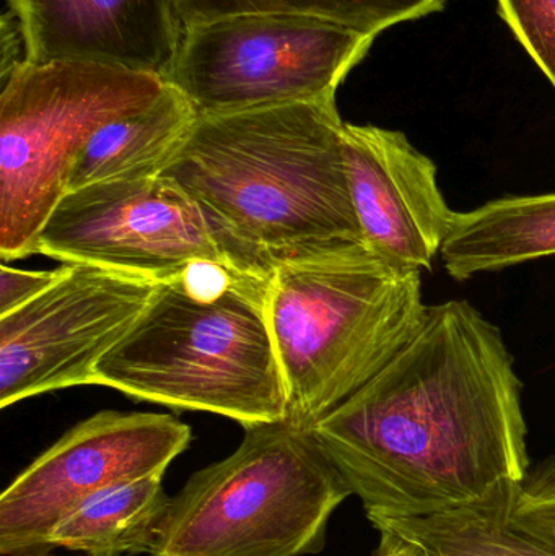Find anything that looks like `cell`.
Here are the masks:
<instances>
[{
	"instance_id": "20",
	"label": "cell",
	"mask_w": 555,
	"mask_h": 556,
	"mask_svg": "<svg viewBox=\"0 0 555 556\" xmlns=\"http://www.w3.org/2000/svg\"><path fill=\"white\" fill-rule=\"evenodd\" d=\"M524 486L534 498L555 506V454L531 467Z\"/></svg>"
},
{
	"instance_id": "16",
	"label": "cell",
	"mask_w": 555,
	"mask_h": 556,
	"mask_svg": "<svg viewBox=\"0 0 555 556\" xmlns=\"http://www.w3.org/2000/svg\"><path fill=\"white\" fill-rule=\"evenodd\" d=\"M169 498L163 476L114 483L65 515L52 529L49 547L87 556L150 555Z\"/></svg>"
},
{
	"instance_id": "2",
	"label": "cell",
	"mask_w": 555,
	"mask_h": 556,
	"mask_svg": "<svg viewBox=\"0 0 555 556\" xmlns=\"http://www.w3.org/2000/svg\"><path fill=\"white\" fill-rule=\"evenodd\" d=\"M336 100L199 114L163 176L204 218L224 263L269 280L365 244Z\"/></svg>"
},
{
	"instance_id": "8",
	"label": "cell",
	"mask_w": 555,
	"mask_h": 556,
	"mask_svg": "<svg viewBox=\"0 0 555 556\" xmlns=\"http://www.w3.org/2000/svg\"><path fill=\"white\" fill-rule=\"evenodd\" d=\"M192 441L168 414L103 410L72 427L0 495V555L51 556L49 535L75 506L114 483L165 476Z\"/></svg>"
},
{
	"instance_id": "18",
	"label": "cell",
	"mask_w": 555,
	"mask_h": 556,
	"mask_svg": "<svg viewBox=\"0 0 555 556\" xmlns=\"http://www.w3.org/2000/svg\"><path fill=\"white\" fill-rule=\"evenodd\" d=\"M499 15L555 88V0H497Z\"/></svg>"
},
{
	"instance_id": "12",
	"label": "cell",
	"mask_w": 555,
	"mask_h": 556,
	"mask_svg": "<svg viewBox=\"0 0 555 556\" xmlns=\"http://www.w3.org/2000/svg\"><path fill=\"white\" fill-rule=\"evenodd\" d=\"M25 61L90 62L166 81L181 48L173 0H7Z\"/></svg>"
},
{
	"instance_id": "10",
	"label": "cell",
	"mask_w": 555,
	"mask_h": 556,
	"mask_svg": "<svg viewBox=\"0 0 555 556\" xmlns=\"http://www.w3.org/2000/svg\"><path fill=\"white\" fill-rule=\"evenodd\" d=\"M36 254L153 281L179 276L192 261H224L194 202L163 175L65 192Z\"/></svg>"
},
{
	"instance_id": "22",
	"label": "cell",
	"mask_w": 555,
	"mask_h": 556,
	"mask_svg": "<svg viewBox=\"0 0 555 556\" xmlns=\"http://www.w3.org/2000/svg\"><path fill=\"white\" fill-rule=\"evenodd\" d=\"M374 556H427L413 542L393 532H380V547Z\"/></svg>"
},
{
	"instance_id": "13",
	"label": "cell",
	"mask_w": 555,
	"mask_h": 556,
	"mask_svg": "<svg viewBox=\"0 0 555 556\" xmlns=\"http://www.w3.org/2000/svg\"><path fill=\"white\" fill-rule=\"evenodd\" d=\"M371 526L407 539L427 556H555V506L517 480L450 511Z\"/></svg>"
},
{
	"instance_id": "6",
	"label": "cell",
	"mask_w": 555,
	"mask_h": 556,
	"mask_svg": "<svg viewBox=\"0 0 555 556\" xmlns=\"http://www.w3.org/2000/svg\"><path fill=\"white\" fill-rule=\"evenodd\" d=\"M159 75L90 62L23 61L0 94V257L36 254V241L67 192L68 176L97 130L142 110L165 90Z\"/></svg>"
},
{
	"instance_id": "5",
	"label": "cell",
	"mask_w": 555,
	"mask_h": 556,
	"mask_svg": "<svg viewBox=\"0 0 555 556\" xmlns=\"http://www.w3.org/2000/svg\"><path fill=\"white\" fill-rule=\"evenodd\" d=\"M352 495L313 428H244L240 446L169 498L150 556H308Z\"/></svg>"
},
{
	"instance_id": "17",
	"label": "cell",
	"mask_w": 555,
	"mask_h": 556,
	"mask_svg": "<svg viewBox=\"0 0 555 556\" xmlns=\"http://www.w3.org/2000/svg\"><path fill=\"white\" fill-rule=\"evenodd\" d=\"M182 26L235 15L315 16L367 35L442 12L449 0H173Z\"/></svg>"
},
{
	"instance_id": "15",
	"label": "cell",
	"mask_w": 555,
	"mask_h": 556,
	"mask_svg": "<svg viewBox=\"0 0 555 556\" xmlns=\"http://www.w3.org/2000/svg\"><path fill=\"white\" fill-rule=\"evenodd\" d=\"M198 116L191 101L166 84L149 106L117 117L94 132L72 168L67 192L98 182L162 175Z\"/></svg>"
},
{
	"instance_id": "21",
	"label": "cell",
	"mask_w": 555,
	"mask_h": 556,
	"mask_svg": "<svg viewBox=\"0 0 555 556\" xmlns=\"http://www.w3.org/2000/svg\"><path fill=\"white\" fill-rule=\"evenodd\" d=\"M22 38L20 33L18 22H16L15 15L12 10L5 13L2 18V72L0 77L7 78L25 59H18V41Z\"/></svg>"
},
{
	"instance_id": "9",
	"label": "cell",
	"mask_w": 555,
	"mask_h": 556,
	"mask_svg": "<svg viewBox=\"0 0 555 556\" xmlns=\"http://www.w3.org/2000/svg\"><path fill=\"white\" fill-rule=\"evenodd\" d=\"M156 285L103 267L62 266L48 290L0 317V407L94 384L98 363L136 324Z\"/></svg>"
},
{
	"instance_id": "4",
	"label": "cell",
	"mask_w": 555,
	"mask_h": 556,
	"mask_svg": "<svg viewBox=\"0 0 555 556\" xmlns=\"http://www.w3.org/2000/svg\"><path fill=\"white\" fill-rule=\"evenodd\" d=\"M422 273L365 244L277 270L267 314L286 381L287 420L313 428L371 381L419 330Z\"/></svg>"
},
{
	"instance_id": "7",
	"label": "cell",
	"mask_w": 555,
	"mask_h": 556,
	"mask_svg": "<svg viewBox=\"0 0 555 556\" xmlns=\"http://www.w3.org/2000/svg\"><path fill=\"white\" fill-rule=\"evenodd\" d=\"M375 38L315 16H225L186 26L166 84L198 114L336 100Z\"/></svg>"
},
{
	"instance_id": "14",
	"label": "cell",
	"mask_w": 555,
	"mask_h": 556,
	"mask_svg": "<svg viewBox=\"0 0 555 556\" xmlns=\"http://www.w3.org/2000/svg\"><path fill=\"white\" fill-rule=\"evenodd\" d=\"M555 256V192L495 199L453 212L440 257L458 281Z\"/></svg>"
},
{
	"instance_id": "11",
	"label": "cell",
	"mask_w": 555,
	"mask_h": 556,
	"mask_svg": "<svg viewBox=\"0 0 555 556\" xmlns=\"http://www.w3.org/2000/svg\"><path fill=\"white\" fill-rule=\"evenodd\" d=\"M349 191L365 247L411 270H432L450 231L436 163L401 130L344 126Z\"/></svg>"
},
{
	"instance_id": "3",
	"label": "cell",
	"mask_w": 555,
	"mask_h": 556,
	"mask_svg": "<svg viewBox=\"0 0 555 556\" xmlns=\"http://www.w3.org/2000/svg\"><path fill=\"white\" fill-rule=\"evenodd\" d=\"M269 280L224 261H192L159 281L139 319L98 363L94 384L176 410L222 415L243 428L286 420Z\"/></svg>"
},
{
	"instance_id": "1",
	"label": "cell",
	"mask_w": 555,
	"mask_h": 556,
	"mask_svg": "<svg viewBox=\"0 0 555 556\" xmlns=\"http://www.w3.org/2000/svg\"><path fill=\"white\" fill-rule=\"evenodd\" d=\"M524 382L469 301L427 306L413 339L313 427L371 525L459 508L531 469Z\"/></svg>"
},
{
	"instance_id": "19",
	"label": "cell",
	"mask_w": 555,
	"mask_h": 556,
	"mask_svg": "<svg viewBox=\"0 0 555 556\" xmlns=\"http://www.w3.org/2000/svg\"><path fill=\"white\" fill-rule=\"evenodd\" d=\"M62 267L49 273H29L13 269L2 264L0 267V317L20 309L48 290L59 276Z\"/></svg>"
}]
</instances>
